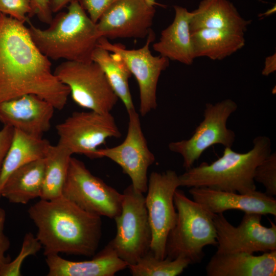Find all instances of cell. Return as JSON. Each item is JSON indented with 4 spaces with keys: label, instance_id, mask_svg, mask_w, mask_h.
<instances>
[{
    "label": "cell",
    "instance_id": "cell-1",
    "mask_svg": "<svg viewBox=\"0 0 276 276\" xmlns=\"http://www.w3.org/2000/svg\"><path fill=\"white\" fill-rule=\"evenodd\" d=\"M34 94L62 109L70 94L51 70L50 59L38 49L24 22L1 13L0 103Z\"/></svg>",
    "mask_w": 276,
    "mask_h": 276
},
{
    "label": "cell",
    "instance_id": "cell-2",
    "mask_svg": "<svg viewBox=\"0 0 276 276\" xmlns=\"http://www.w3.org/2000/svg\"><path fill=\"white\" fill-rule=\"evenodd\" d=\"M37 228L36 237L45 256L65 254L93 257L102 236L100 216L90 213L62 195L40 199L28 210Z\"/></svg>",
    "mask_w": 276,
    "mask_h": 276
},
{
    "label": "cell",
    "instance_id": "cell-3",
    "mask_svg": "<svg viewBox=\"0 0 276 276\" xmlns=\"http://www.w3.org/2000/svg\"><path fill=\"white\" fill-rule=\"evenodd\" d=\"M31 37L49 59L90 62L101 37L96 23L78 0L68 4L66 12L59 13L46 29L27 21Z\"/></svg>",
    "mask_w": 276,
    "mask_h": 276
},
{
    "label": "cell",
    "instance_id": "cell-4",
    "mask_svg": "<svg viewBox=\"0 0 276 276\" xmlns=\"http://www.w3.org/2000/svg\"><path fill=\"white\" fill-rule=\"evenodd\" d=\"M252 144V148L245 153L225 147L222 155L216 160L186 170L179 175L180 186L206 187L243 194L254 192L256 190L255 169L271 153V143L268 137L259 135Z\"/></svg>",
    "mask_w": 276,
    "mask_h": 276
},
{
    "label": "cell",
    "instance_id": "cell-5",
    "mask_svg": "<svg viewBox=\"0 0 276 276\" xmlns=\"http://www.w3.org/2000/svg\"><path fill=\"white\" fill-rule=\"evenodd\" d=\"M177 212L175 224L170 232L166 245V257L171 260L182 256L191 264L201 262L203 248L217 246V234L213 216L178 189L174 195Z\"/></svg>",
    "mask_w": 276,
    "mask_h": 276
},
{
    "label": "cell",
    "instance_id": "cell-6",
    "mask_svg": "<svg viewBox=\"0 0 276 276\" xmlns=\"http://www.w3.org/2000/svg\"><path fill=\"white\" fill-rule=\"evenodd\" d=\"M122 194L121 211L114 219L116 234L110 242L118 256L129 266L149 252L152 233L144 194L130 185Z\"/></svg>",
    "mask_w": 276,
    "mask_h": 276
},
{
    "label": "cell",
    "instance_id": "cell-7",
    "mask_svg": "<svg viewBox=\"0 0 276 276\" xmlns=\"http://www.w3.org/2000/svg\"><path fill=\"white\" fill-rule=\"evenodd\" d=\"M53 73L68 87L72 99L82 108L110 112L119 100L104 72L94 61H65Z\"/></svg>",
    "mask_w": 276,
    "mask_h": 276
},
{
    "label": "cell",
    "instance_id": "cell-8",
    "mask_svg": "<svg viewBox=\"0 0 276 276\" xmlns=\"http://www.w3.org/2000/svg\"><path fill=\"white\" fill-rule=\"evenodd\" d=\"M238 108L237 103L226 99L215 104L208 103L203 111V119L188 139L169 143V150L180 154L183 167L189 169L209 148L219 144L232 147L236 134L227 127V121Z\"/></svg>",
    "mask_w": 276,
    "mask_h": 276
},
{
    "label": "cell",
    "instance_id": "cell-9",
    "mask_svg": "<svg viewBox=\"0 0 276 276\" xmlns=\"http://www.w3.org/2000/svg\"><path fill=\"white\" fill-rule=\"evenodd\" d=\"M62 195L83 210L114 219L121 213L122 193L93 175L84 163L71 157Z\"/></svg>",
    "mask_w": 276,
    "mask_h": 276
},
{
    "label": "cell",
    "instance_id": "cell-10",
    "mask_svg": "<svg viewBox=\"0 0 276 276\" xmlns=\"http://www.w3.org/2000/svg\"><path fill=\"white\" fill-rule=\"evenodd\" d=\"M58 144L72 155L81 154L96 158L98 147L111 137L119 138L121 133L110 112L93 110L76 111L56 126Z\"/></svg>",
    "mask_w": 276,
    "mask_h": 276
},
{
    "label": "cell",
    "instance_id": "cell-11",
    "mask_svg": "<svg viewBox=\"0 0 276 276\" xmlns=\"http://www.w3.org/2000/svg\"><path fill=\"white\" fill-rule=\"evenodd\" d=\"M180 186L179 175L172 170L152 172L148 178L145 197L152 233L150 251L159 259L166 258L167 239L176 223L174 195Z\"/></svg>",
    "mask_w": 276,
    "mask_h": 276
},
{
    "label": "cell",
    "instance_id": "cell-12",
    "mask_svg": "<svg viewBox=\"0 0 276 276\" xmlns=\"http://www.w3.org/2000/svg\"><path fill=\"white\" fill-rule=\"evenodd\" d=\"M154 39L155 34L151 30L144 45L138 49H127L121 44H112L102 37L99 39L98 44V47L119 56L135 77L140 91L139 110L143 116L156 109L158 79L162 72L167 68L169 63L167 58L152 54L150 45Z\"/></svg>",
    "mask_w": 276,
    "mask_h": 276
},
{
    "label": "cell",
    "instance_id": "cell-13",
    "mask_svg": "<svg viewBox=\"0 0 276 276\" xmlns=\"http://www.w3.org/2000/svg\"><path fill=\"white\" fill-rule=\"evenodd\" d=\"M128 114L127 133L123 142L113 147L98 148L95 157H106L117 164L130 178L133 188L144 194L148 187V170L155 158L143 132L139 114L133 109Z\"/></svg>",
    "mask_w": 276,
    "mask_h": 276
},
{
    "label": "cell",
    "instance_id": "cell-14",
    "mask_svg": "<svg viewBox=\"0 0 276 276\" xmlns=\"http://www.w3.org/2000/svg\"><path fill=\"white\" fill-rule=\"evenodd\" d=\"M262 216L245 213L240 223L235 226L223 213L214 214L217 241L216 252H268L276 250V225L271 221V226L261 223Z\"/></svg>",
    "mask_w": 276,
    "mask_h": 276
},
{
    "label": "cell",
    "instance_id": "cell-15",
    "mask_svg": "<svg viewBox=\"0 0 276 276\" xmlns=\"http://www.w3.org/2000/svg\"><path fill=\"white\" fill-rule=\"evenodd\" d=\"M154 6L146 0H114L97 22L102 37L144 38L150 31Z\"/></svg>",
    "mask_w": 276,
    "mask_h": 276
},
{
    "label": "cell",
    "instance_id": "cell-16",
    "mask_svg": "<svg viewBox=\"0 0 276 276\" xmlns=\"http://www.w3.org/2000/svg\"><path fill=\"white\" fill-rule=\"evenodd\" d=\"M55 107L34 94H26L0 103V122L37 137L49 130Z\"/></svg>",
    "mask_w": 276,
    "mask_h": 276
},
{
    "label": "cell",
    "instance_id": "cell-17",
    "mask_svg": "<svg viewBox=\"0 0 276 276\" xmlns=\"http://www.w3.org/2000/svg\"><path fill=\"white\" fill-rule=\"evenodd\" d=\"M189 193L194 201L213 214L237 210L244 213L276 216L275 199L260 191L243 194L206 187H192Z\"/></svg>",
    "mask_w": 276,
    "mask_h": 276
},
{
    "label": "cell",
    "instance_id": "cell-18",
    "mask_svg": "<svg viewBox=\"0 0 276 276\" xmlns=\"http://www.w3.org/2000/svg\"><path fill=\"white\" fill-rule=\"evenodd\" d=\"M205 269L208 276H275L276 250L259 256L246 252H216Z\"/></svg>",
    "mask_w": 276,
    "mask_h": 276
},
{
    "label": "cell",
    "instance_id": "cell-19",
    "mask_svg": "<svg viewBox=\"0 0 276 276\" xmlns=\"http://www.w3.org/2000/svg\"><path fill=\"white\" fill-rule=\"evenodd\" d=\"M45 257L48 276H113L128 266L118 256L110 242L89 260L70 261L58 254Z\"/></svg>",
    "mask_w": 276,
    "mask_h": 276
},
{
    "label": "cell",
    "instance_id": "cell-20",
    "mask_svg": "<svg viewBox=\"0 0 276 276\" xmlns=\"http://www.w3.org/2000/svg\"><path fill=\"white\" fill-rule=\"evenodd\" d=\"M174 9L172 22L162 31L153 49L169 60L190 65L196 58L190 28L192 11L177 5L174 6Z\"/></svg>",
    "mask_w": 276,
    "mask_h": 276
},
{
    "label": "cell",
    "instance_id": "cell-21",
    "mask_svg": "<svg viewBox=\"0 0 276 276\" xmlns=\"http://www.w3.org/2000/svg\"><path fill=\"white\" fill-rule=\"evenodd\" d=\"M191 32L215 29L245 33L250 21L244 18L228 0H202L192 11Z\"/></svg>",
    "mask_w": 276,
    "mask_h": 276
},
{
    "label": "cell",
    "instance_id": "cell-22",
    "mask_svg": "<svg viewBox=\"0 0 276 276\" xmlns=\"http://www.w3.org/2000/svg\"><path fill=\"white\" fill-rule=\"evenodd\" d=\"M45 158L28 163L15 170L7 178L1 192L13 203L27 204L41 196Z\"/></svg>",
    "mask_w": 276,
    "mask_h": 276
},
{
    "label": "cell",
    "instance_id": "cell-23",
    "mask_svg": "<svg viewBox=\"0 0 276 276\" xmlns=\"http://www.w3.org/2000/svg\"><path fill=\"white\" fill-rule=\"evenodd\" d=\"M196 58L205 57L222 60L245 45L244 33L215 29H202L191 32Z\"/></svg>",
    "mask_w": 276,
    "mask_h": 276
},
{
    "label": "cell",
    "instance_id": "cell-24",
    "mask_svg": "<svg viewBox=\"0 0 276 276\" xmlns=\"http://www.w3.org/2000/svg\"><path fill=\"white\" fill-rule=\"evenodd\" d=\"M49 141L15 129L0 173V198L2 188L17 169L31 162L45 158L51 146Z\"/></svg>",
    "mask_w": 276,
    "mask_h": 276
},
{
    "label": "cell",
    "instance_id": "cell-25",
    "mask_svg": "<svg viewBox=\"0 0 276 276\" xmlns=\"http://www.w3.org/2000/svg\"><path fill=\"white\" fill-rule=\"evenodd\" d=\"M91 59L102 68L127 112L135 109L128 83L132 74L123 60L118 55L99 47L94 51Z\"/></svg>",
    "mask_w": 276,
    "mask_h": 276
},
{
    "label": "cell",
    "instance_id": "cell-26",
    "mask_svg": "<svg viewBox=\"0 0 276 276\" xmlns=\"http://www.w3.org/2000/svg\"><path fill=\"white\" fill-rule=\"evenodd\" d=\"M72 155L67 150L58 144L51 145L45 157L40 199L50 200L62 195Z\"/></svg>",
    "mask_w": 276,
    "mask_h": 276
},
{
    "label": "cell",
    "instance_id": "cell-27",
    "mask_svg": "<svg viewBox=\"0 0 276 276\" xmlns=\"http://www.w3.org/2000/svg\"><path fill=\"white\" fill-rule=\"evenodd\" d=\"M191 264L190 260L179 256L171 260L155 258L149 251L136 263L128 266L133 276H176Z\"/></svg>",
    "mask_w": 276,
    "mask_h": 276
},
{
    "label": "cell",
    "instance_id": "cell-28",
    "mask_svg": "<svg viewBox=\"0 0 276 276\" xmlns=\"http://www.w3.org/2000/svg\"><path fill=\"white\" fill-rule=\"evenodd\" d=\"M42 248L37 237L31 233L24 236L19 255L12 261H9L0 266V276L21 275L20 268L24 260L28 256L35 255Z\"/></svg>",
    "mask_w": 276,
    "mask_h": 276
},
{
    "label": "cell",
    "instance_id": "cell-29",
    "mask_svg": "<svg viewBox=\"0 0 276 276\" xmlns=\"http://www.w3.org/2000/svg\"><path fill=\"white\" fill-rule=\"evenodd\" d=\"M254 179L263 185L267 195H276V153H271L256 168Z\"/></svg>",
    "mask_w": 276,
    "mask_h": 276
},
{
    "label": "cell",
    "instance_id": "cell-30",
    "mask_svg": "<svg viewBox=\"0 0 276 276\" xmlns=\"http://www.w3.org/2000/svg\"><path fill=\"white\" fill-rule=\"evenodd\" d=\"M0 12L14 19L25 22L31 16V0H0Z\"/></svg>",
    "mask_w": 276,
    "mask_h": 276
},
{
    "label": "cell",
    "instance_id": "cell-31",
    "mask_svg": "<svg viewBox=\"0 0 276 276\" xmlns=\"http://www.w3.org/2000/svg\"><path fill=\"white\" fill-rule=\"evenodd\" d=\"M93 22L97 24L114 0H78Z\"/></svg>",
    "mask_w": 276,
    "mask_h": 276
},
{
    "label": "cell",
    "instance_id": "cell-32",
    "mask_svg": "<svg viewBox=\"0 0 276 276\" xmlns=\"http://www.w3.org/2000/svg\"><path fill=\"white\" fill-rule=\"evenodd\" d=\"M31 16L36 15L42 22L50 24L53 19L49 0H31Z\"/></svg>",
    "mask_w": 276,
    "mask_h": 276
},
{
    "label": "cell",
    "instance_id": "cell-33",
    "mask_svg": "<svg viewBox=\"0 0 276 276\" xmlns=\"http://www.w3.org/2000/svg\"><path fill=\"white\" fill-rule=\"evenodd\" d=\"M14 129L9 126H3L0 130V173L2 165L10 146Z\"/></svg>",
    "mask_w": 276,
    "mask_h": 276
},
{
    "label": "cell",
    "instance_id": "cell-34",
    "mask_svg": "<svg viewBox=\"0 0 276 276\" xmlns=\"http://www.w3.org/2000/svg\"><path fill=\"white\" fill-rule=\"evenodd\" d=\"M6 216L5 211L0 208V266L10 261V258L6 257L5 255L10 246V240L4 232Z\"/></svg>",
    "mask_w": 276,
    "mask_h": 276
},
{
    "label": "cell",
    "instance_id": "cell-35",
    "mask_svg": "<svg viewBox=\"0 0 276 276\" xmlns=\"http://www.w3.org/2000/svg\"><path fill=\"white\" fill-rule=\"evenodd\" d=\"M276 70V55L275 54L269 56L265 58L264 68L262 74L268 76L274 73Z\"/></svg>",
    "mask_w": 276,
    "mask_h": 276
},
{
    "label": "cell",
    "instance_id": "cell-36",
    "mask_svg": "<svg viewBox=\"0 0 276 276\" xmlns=\"http://www.w3.org/2000/svg\"><path fill=\"white\" fill-rule=\"evenodd\" d=\"M52 12H57L75 0H49Z\"/></svg>",
    "mask_w": 276,
    "mask_h": 276
},
{
    "label": "cell",
    "instance_id": "cell-37",
    "mask_svg": "<svg viewBox=\"0 0 276 276\" xmlns=\"http://www.w3.org/2000/svg\"><path fill=\"white\" fill-rule=\"evenodd\" d=\"M146 2H147V3L151 5V6H154L156 4V0H146Z\"/></svg>",
    "mask_w": 276,
    "mask_h": 276
},
{
    "label": "cell",
    "instance_id": "cell-38",
    "mask_svg": "<svg viewBox=\"0 0 276 276\" xmlns=\"http://www.w3.org/2000/svg\"><path fill=\"white\" fill-rule=\"evenodd\" d=\"M1 12H0V16H1Z\"/></svg>",
    "mask_w": 276,
    "mask_h": 276
}]
</instances>
